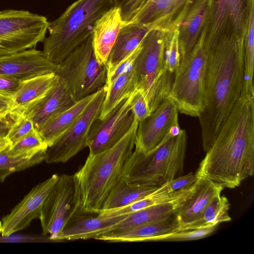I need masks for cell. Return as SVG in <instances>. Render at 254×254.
<instances>
[{"label": "cell", "mask_w": 254, "mask_h": 254, "mask_svg": "<svg viewBox=\"0 0 254 254\" xmlns=\"http://www.w3.org/2000/svg\"><path fill=\"white\" fill-rule=\"evenodd\" d=\"M254 0H212L205 30L206 53L220 41L235 40L245 43Z\"/></svg>", "instance_id": "obj_10"}, {"label": "cell", "mask_w": 254, "mask_h": 254, "mask_svg": "<svg viewBox=\"0 0 254 254\" xmlns=\"http://www.w3.org/2000/svg\"><path fill=\"white\" fill-rule=\"evenodd\" d=\"M179 223L175 215L153 222L103 234L95 239L109 242H151L157 236L177 230Z\"/></svg>", "instance_id": "obj_21"}, {"label": "cell", "mask_w": 254, "mask_h": 254, "mask_svg": "<svg viewBox=\"0 0 254 254\" xmlns=\"http://www.w3.org/2000/svg\"><path fill=\"white\" fill-rule=\"evenodd\" d=\"M1 228H2V222H1V221H0V233H1Z\"/></svg>", "instance_id": "obj_46"}, {"label": "cell", "mask_w": 254, "mask_h": 254, "mask_svg": "<svg viewBox=\"0 0 254 254\" xmlns=\"http://www.w3.org/2000/svg\"><path fill=\"white\" fill-rule=\"evenodd\" d=\"M178 39V29L166 33L164 50L165 67L173 74H175L177 70L181 61Z\"/></svg>", "instance_id": "obj_36"}, {"label": "cell", "mask_w": 254, "mask_h": 254, "mask_svg": "<svg viewBox=\"0 0 254 254\" xmlns=\"http://www.w3.org/2000/svg\"><path fill=\"white\" fill-rule=\"evenodd\" d=\"M115 6L113 0H77L49 22L43 41L44 57L60 64L91 35L96 21Z\"/></svg>", "instance_id": "obj_4"}, {"label": "cell", "mask_w": 254, "mask_h": 254, "mask_svg": "<svg viewBox=\"0 0 254 254\" xmlns=\"http://www.w3.org/2000/svg\"><path fill=\"white\" fill-rule=\"evenodd\" d=\"M106 87V93L98 118L102 120L123 99L136 90L134 69L132 66L117 76Z\"/></svg>", "instance_id": "obj_28"}, {"label": "cell", "mask_w": 254, "mask_h": 254, "mask_svg": "<svg viewBox=\"0 0 254 254\" xmlns=\"http://www.w3.org/2000/svg\"><path fill=\"white\" fill-rule=\"evenodd\" d=\"M230 203L228 198L221 194L215 196L206 208L200 220L192 229L218 225L231 220L229 216Z\"/></svg>", "instance_id": "obj_32"}, {"label": "cell", "mask_w": 254, "mask_h": 254, "mask_svg": "<svg viewBox=\"0 0 254 254\" xmlns=\"http://www.w3.org/2000/svg\"><path fill=\"white\" fill-rule=\"evenodd\" d=\"M212 3V0H198L178 27L180 62L190 55L205 31Z\"/></svg>", "instance_id": "obj_19"}, {"label": "cell", "mask_w": 254, "mask_h": 254, "mask_svg": "<svg viewBox=\"0 0 254 254\" xmlns=\"http://www.w3.org/2000/svg\"><path fill=\"white\" fill-rule=\"evenodd\" d=\"M217 225L196 229H181L153 237L151 242L191 241L203 239L211 235Z\"/></svg>", "instance_id": "obj_34"}, {"label": "cell", "mask_w": 254, "mask_h": 254, "mask_svg": "<svg viewBox=\"0 0 254 254\" xmlns=\"http://www.w3.org/2000/svg\"><path fill=\"white\" fill-rule=\"evenodd\" d=\"M189 188L182 189L172 193H156L154 191L136 201L123 207L101 210L97 214L104 217L127 215L146 208L176 201L187 194Z\"/></svg>", "instance_id": "obj_30"}, {"label": "cell", "mask_w": 254, "mask_h": 254, "mask_svg": "<svg viewBox=\"0 0 254 254\" xmlns=\"http://www.w3.org/2000/svg\"><path fill=\"white\" fill-rule=\"evenodd\" d=\"M10 145L11 144L6 136L0 138V151L3 150Z\"/></svg>", "instance_id": "obj_44"}, {"label": "cell", "mask_w": 254, "mask_h": 254, "mask_svg": "<svg viewBox=\"0 0 254 254\" xmlns=\"http://www.w3.org/2000/svg\"><path fill=\"white\" fill-rule=\"evenodd\" d=\"M11 120L9 116L0 125V138L5 136L10 127Z\"/></svg>", "instance_id": "obj_43"}, {"label": "cell", "mask_w": 254, "mask_h": 254, "mask_svg": "<svg viewBox=\"0 0 254 254\" xmlns=\"http://www.w3.org/2000/svg\"><path fill=\"white\" fill-rule=\"evenodd\" d=\"M10 145L0 151V182L10 174L35 166L45 160L46 150L32 155L14 156L9 152Z\"/></svg>", "instance_id": "obj_31"}, {"label": "cell", "mask_w": 254, "mask_h": 254, "mask_svg": "<svg viewBox=\"0 0 254 254\" xmlns=\"http://www.w3.org/2000/svg\"><path fill=\"white\" fill-rule=\"evenodd\" d=\"M133 94L123 99L103 119H97L93 122L87 140L89 154L111 148L129 130L134 119L131 111Z\"/></svg>", "instance_id": "obj_13"}, {"label": "cell", "mask_w": 254, "mask_h": 254, "mask_svg": "<svg viewBox=\"0 0 254 254\" xmlns=\"http://www.w3.org/2000/svg\"><path fill=\"white\" fill-rule=\"evenodd\" d=\"M58 67L35 48L0 56V75L21 81L56 73Z\"/></svg>", "instance_id": "obj_17"}, {"label": "cell", "mask_w": 254, "mask_h": 254, "mask_svg": "<svg viewBox=\"0 0 254 254\" xmlns=\"http://www.w3.org/2000/svg\"><path fill=\"white\" fill-rule=\"evenodd\" d=\"M206 56L204 106L198 117L205 152L212 146L241 95L245 43L221 41Z\"/></svg>", "instance_id": "obj_2"}, {"label": "cell", "mask_w": 254, "mask_h": 254, "mask_svg": "<svg viewBox=\"0 0 254 254\" xmlns=\"http://www.w3.org/2000/svg\"><path fill=\"white\" fill-rule=\"evenodd\" d=\"M48 147L35 128L30 133L9 148V153L14 156L32 155Z\"/></svg>", "instance_id": "obj_33"}, {"label": "cell", "mask_w": 254, "mask_h": 254, "mask_svg": "<svg viewBox=\"0 0 254 254\" xmlns=\"http://www.w3.org/2000/svg\"><path fill=\"white\" fill-rule=\"evenodd\" d=\"M49 22L28 10L0 11V56L34 48L43 42Z\"/></svg>", "instance_id": "obj_9"}, {"label": "cell", "mask_w": 254, "mask_h": 254, "mask_svg": "<svg viewBox=\"0 0 254 254\" xmlns=\"http://www.w3.org/2000/svg\"><path fill=\"white\" fill-rule=\"evenodd\" d=\"M97 92L76 101L71 107L50 119L38 131L48 147L52 145L72 125L95 98Z\"/></svg>", "instance_id": "obj_25"}, {"label": "cell", "mask_w": 254, "mask_h": 254, "mask_svg": "<svg viewBox=\"0 0 254 254\" xmlns=\"http://www.w3.org/2000/svg\"><path fill=\"white\" fill-rule=\"evenodd\" d=\"M196 176L191 190L176 210L175 215L179 223L178 230L192 229L200 220L213 198L221 194L223 190L206 177Z\"/></svg>", "instance_id": "obj_18"}, {"label": "cell", "mask_w": 254, "mask_h": 254, "mask_svg": "<svg viewBox=\"0 0 254 254\" xmlns=\"http://www.w3.org/2000/svg\"><path fill=\"white\" fill-rule=\"evenodd\" d=\"M165 34L150 30L133 64L136 89L142 92L150 113L168 98L174 78V74L165 67Z\"/></svg>", "instance_id": "obj_6"}, {"label": "cell", "mask_w": 254, "mask_h": 254, "mask_svg": "<svg viewBox=\"0 0 254 254\" xmlns=\"http://www.w3.org/2000/svg\"><path fill=\"white\" fill-rule=\"evenodd\" d=\"M187 194L176 201L149 207L127 215L123 220L114 225L111 228L110 231L140 225L168 217L175 213L180 203Z\"/></svg>", "instance_id": "obj_29"}, {"label": "cell", "mask_w": 254, "mask_h": 254, "mask_svg": "<svg viewBox=\"0 0 254 254\" xmlns=\"http://www.w3.org/2000/svg\"><path fill=\"white\" fill-rule=\"evenodd\" d=\"M9 111L0 112V125H1L8 117Z\"/></svg>", "instance_id": "obj_45"}, {"label": "cell", "mask_w": 254, "mask_h": 254, "mask_svg": "<svg viewBox=\"0 0 254 254\" xmlns=\"http://www.w3.org/2000/svg\"><path fill=\"white\" fill-rule=\"evenodd\" d=\"M178 113L172 100L168 98L163 101L149 116L139 122L135 148L147 153L167 137L177 136L181 130L178 124Z\"/></svg>", "instance_id": "obj_14"}, {"label": "cell", "mask_w": 254, "mask_h": 254, "mask_svg": "<svg viewBox=\"0 0 254 254\" xmlns=\"http://www.w3.org/2000/svg\"><path fill=\"white\" fill-rule=\"evenodd\" d=\"M11 122L6 137L11 145L30 133L34 128L32 120L25 113L9 114Z\"/></svg>", "instance_id": "obj_35"}, {"label": "cell", "mask_w": 254, "mask_h": 254, "mask_svg": "<svg viewBox=\"0 0 254 254\" xmlns=\"http://www.w3.org/2000/svg\"><path fill=\"white\" fill-rule=\"evenodd\" d=\"M80 211V191L74 174L59 175L47 196L39 217L43 234L53 242Z\"/></svg>", "instance_id": "obj_11"}, {"label": "cell", "mask_w": 254, "mask_h": 254, "mask_svg": "<svg viewBox=\"0 0 254 254\" xmlns=\"http://www.w3.org/2000/svg\"><path fill=\"white\" fill-rule=\"evenodd\" d=\"M77 101L97 92L107 82V67L95 55L90 35L62 62L55 73Z\"/></svg>", "instance_id": "obj_8"}, {"label": "cell", "mask_w": 254, "mask_h": 254, "mask_svg": "<svg viewBox=\"0 0 254 254\" xmlns=\"http://www.w3.org/2000/svg\"><path fill=\"white\" fill-rule=\"evenodd\" d=\"M123 23L120 9L115 6L106 11L96 21L91 35L95 55L101 64L106 65Z\"/></svg>", "instance_id": "obj_23"}, {"label": "cell", "mask_w": 254, "mask_h": 254, "mask_svg": "<svg viewBox=\"0 0 254 254\" xmlns=\"http://www.w3.org/2000/svg\"><path fill=\"white\" fill-rule=\"evenodd\" d=\"M106 87L98 91L95 98L72 125L47 148L46 163H64L87 147V140L93 122L98 119L104 100Z\"/></svg>", "instance_id": "obj_12"}, {"label": "cell", "mask_w": 254, "mask_h": 254, "mask_svg": "<svg viewBox=\"0 0 254 254\" xmlns=\"http://www.w3.org/2000/svg\"><path fill=\"white\" fill-rule=\"evenodd\" d=\"M204 39L205 31L190 55L180 62L168 97L179 112L194 117L199 116L204 106L207 58Z\"/></svg>", "instance_id": "obj_7"}, {"label": "cell", "mask_w": 254, "mask_h": 254, "mask_svg": "<svg viewBox=\"0 0 254 254\" xmlns=\"http://www.w3.org/2000/svg\"><path fill=\"white\" fill-rule=\"evenodd\" d=\"M186 130L167 138L148 152L134 148L126 161L121 178L142 184L160 186L183 173L187 149Z\"/></svg>", "instance_id": "obj_5"}, {"label": "cell", "mask_w": 254, "mask_h": 254, "mask_svg": "<svg viewBox=\"0 0 254 254\" xmlns=\"http://www.w3.org/2000/svg\"><path fill=\"white\" fill-rule=\"evenodd\" d=\"M59 176L54 174L39 183L2 218V236L8 237L28 226L33 220L39 218L44 201Z\"/></svg>", "instance_id": "obj_16"}, {"label": "cell", "mask_w": 254, "mask_h": 254, "mask_svg": "<svg viewBox=\"0 0 254 254\" xmlns=\"http://www.w3.org/2000/svg\"><path fill=\"white\" fill-rule=\"evenodd\" d=\"M141 49V43L138 47L128 56L121 61L118 64L112 67L107 68V87L117 76L130 68Z\"/></svg>", "instance_id": "obj_38"}, {"label": "cell", "mask_w": 254, "mask_h": 254, "mask_svg": "<svg viewBox=\"0 0 254 254\" xmlns=\"http://www.w3.org/2000/svg\"><path fill=\"white\" fill-rule=\"evenodd\" d=\"M139 122L134 118L127 133L115 145L89 154L74 175L80 191V211L98 214L109 193L121 178L124 165L134 147Z\"/></svg>", "instance_id": "obj_3"}, {"label": "cell", "mask_w": 254, "mask_h": 254, "mask_svg": "<svg viewBox=\"0 0 254 254\" xmlns=\"http://www.w3.org/2000/svg\"><path fill=\"white\" fill-rule=\"evenodd\" d=\"M127 215L104 217L76 214L57 236L58 242L96 239L110 231L111 228Z\"/></svg>", "instance_id": "obj_22"}, {"label": "cell", "mask_w": 254, "mask_h": 254, "mask_svg": "<svg viewBox=\"0 0 254 254\" xmlns=\"http://www.w3.org/2000/svg\"><path fill=\"white\" fill-rule=\"evenodd\" d=\"M199 0H148L129 21L165 33L177 29Z\"/></svg>", "instance_id": "obj_15"}, {"label": "cell", "mask_w": 254, "mask_h": 254, "mask_svg": "<svg viewBox=\"0 0 254 254\" xmlns=\"http://www.w3.org/2000/svg\"><path fill=\"white\" fill-rule=\"evenodd\" d=\"M158 187L129 182L121 178L109 193L101 210L126 206L149 194Z\"/></svg>", "instance_id": "obj_27"}, {"label": "cell", "mask_w": 254, "mask_h": 254, "mask_svg": "<svg viewBox=\"0 0 254 254\" xmlns=\"http://www.w3.org/2000/svg\"><path fill=\"white\" fill-rule=\"evenodd\" d=\"M21 81L0 75V93L13 97Z\"/></svg>", "instance_id": "obj_41"}, {"label": "cell", "mask_w": 254, "mask_h": 254, "mask_svg": "<svg viewBox=\"0 0 254 254\" xmlns=\"http://www.w3.org/2000/svg\"><path fill=\"white\" fill-rule=\"evenodd\" d=\"M197 179L195 174L191 172L180 176L159 186L154 191L156 193H170L190 187Z\"/></svg>", "instance_id": "obj_37"}, {"label": "cell", "mask_w": 254, "mask_h": 254, "mask_svg": "<svg viewBox=\"0 0 254 254\" xmlns=\"http://www.w3.org/2000/svg\"><path fill=\"white\" fill-rule=\"evenodd\" d=\"M145 0H113L119 8L124 23L129 22L143 5Z\"/></svg>", "instance_id": "obj_39"}, {"label": "cell", "mask_w": 254, "mask_h": 254, "mask_svg": "<svg viewBox=\"0 0 254 254\" xmlns=\"http://www.w3.org/2000/svg\"><path fill=\"white\" fill-rule=\"evenodd\" d=\"M131 111L134 118L140 122L150 115L147 103L139 90H136L133 94Z\"/></svg>", "instance_id": "obj_40"}, {"label": "cell", "mask_w": 254, "mask_h": 254, "mask_svg": "<svg viewBox=\"0 0 254 254\" xmlns=\"http://www.w3.org/2000/svg\"><path fill=\"white\" fill-rule=\"evenodd\" d=\"M59 81L55 73L35 76L22 81L12 97L9 114L25 113L40 101Z\"/></svg>", "instance_id": "obj_24"}, {"label": "cell", "mask_w": 254, "mask_h": 254, "mask_svg": "<svg viewBox=\"0 0 254 254\" xmlns=\"http://www.w3.org/2000/svg\"><path fill=\"white\" fill-rule=\"evenodd\" d=\"M76 101L65 82L59 78L58 83L26 114L39 131L50 119L67 110Z\"/></svg>", "instance_id": "obj_20"}, {"label": "cell", "mask_w": 254, "mask_h": 254, "mask_svg": "<svg viewBox=\"0 0 254 254\" xmlns=\"http://www.w3.org/2000/svg\"><path fill=\"white\" fill-rule=\"evenodd\" d=\"M12 104V96L0 93V112H9Z\"/></svg>", "instance_id": "obj_42"}, {"label": "cell", "mask_w": 254, "mask_h": 254, "mask_svg": "<svg viewBox=\"0 0 254 254\" xmlns=\"http://www.w3.org/2000/svg\"><path fill=\"white\" fill-rule=\"evenodd\" d=\"M234 189L254 174V96L241 95L195 173Z\"/></svg>", "instance_id": "obj_1"}, {"label": "cell", "mask_w": 254, "mask_h": 254, "mask_svg": "<svg viewBox=\"0 0 254 254\" xmlns=\"http://www.w3.org/2000/svg\"><path fill=\"white\" fill-rule=\"evenodd\" d=\"M144 25L132 22L124 23L110 53L107 67H112L132 53L150 30Z\"/></svg>", "instance_id": "obj_26"}]
</instances>
